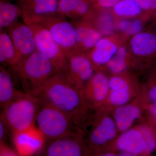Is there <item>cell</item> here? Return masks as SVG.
Segmentation results:
<instances>
[{"label": "cell", "mask_w": 156, "mask_h": 156, "mask_svg": "<svg viewBox=\"0 0 156 156\" xmlns=\"http://www.w3.org/2000/svg\"><path fill=\"white\" fill-rule=\"evenodd\" d=\"M41 104L53 107L72 117L83 107L84 98L80 91L68 82L64 73L58 71L27 92Z\"/></svg>", "instance_id": "6da1fadb"}, {"label": "cell", "mask_w": 156, "mask_h": 156, "mask_svg": "<svg viewBox=\"0 0 156 156\" xmlns=\"http://www.w3.org/2000/svg\"><path fill=\"white\" fill-rule=\"evenodd\" d=\"M40 105L38 101L30 94L20 92L3 109L1 119L13 134L21 132L34 126Z\"/></svg>", "instance_id": "7a4b0ae2"}, {"label": "cell", "mask_w": 156, "mask_h": 156, "mask_svg": "<svg viewBox=\"0 0 156 156\" xmlns=\"http://www.w3.org/2000/svg\"><path fill=\"white\" fill-rule=\"evenodd\" d=\"M11 67L17 76L30 86L28 92L60 71L53 62L37 50Z\"/></svg>", "instance_id": "3957f363"}, {"label": "cell", "mask_w": 156, "mask_h": 156, "mask_svg": "<svg viewBox=\"0 0 156 156\" xmlns=\"http://www.w3.org/2000/svg\"><path fill=\"white\" fill-rule=\"evenodd\" d=\"M36 122L44 138L52 140L75 135L72 117L53 107L40 104Z\"/></svg>", "instance_id": "277c9868"}, {"label": "cell", "mask_w": 156, "mask_h": 156, "mask_svg": "<svg viewBox=\"0 0 156 156\" xmlns=\"http://www.w3.org/2000/svg\"><path fill=\"white\" fill-rule=\"evenodd\" d=\"M26 17L44 27L52 35L66 55L75 52L77 45V36L75 27L71 21L56 14L48 16Z\"/></svg>", "instance_id": "5b68a950"}, {"label": "cell", "mask_w": 156, "mask_h": 156, "mask_svg": "<svg viewBox=\"0 0 156 156\" xmlns=\"http://www.w3.org/2000/svg\"><path fill=\"white\" fill-rule=\"evenodd\" d=\"M22 18L34 31L37 50L53 62L58 69L65 73L67 69V56L50 32L44 27L27 17Z\"/></svg>", "instance_id": "8992f818"}, {"label": "cell", "mask_w": 156, "mask_h": 156, "mask_svg": "<svg viewBox=\"0 0 156 156\" xmlns=\"http://www.w3.org/2000/svg\"><path fill=\"white\" fill-rule=\"evenodd\" d=\"M79 53L72 52L66 55L67 69L64 74L68 82L81 92L84 84L94 75V67L88 57Z\"/></svg>", "instance_id": "52a82bcc"}, {"label": "cell", "mask_w": 156, "mask_h": 156, "mask_svg": "<svg viewBox=\"0 0 156 156\" xmlns=\"http://www.w3.org/2000/svg\"><path fill=\"white\" fill-rule=\"evenodd\" d=\"M6 30L11 37L17 51L18 62L37 51L34 31L24 21L23 23L17 21Z\"/></svg>", "instance_id": "ba28073f"}, {"label": "cell", "mask_w": 156, "mask_h": 156, "mask_svg": "<svg viewBox=\"0 0 156 156\" xmlns=\"http://www.w3.org/2000/svg\"><path fill=\"white\" fill-rule=\"evenodd\" d=\"M84 151L76 135H70L51 140L40 154L47 156H80L83 155Z\"/></svg>", "instance_id": "9c48e42d"}, {"label": "cell", "mask_w": 156, "mask_h": 156, "mask_svg": "<svg viewBox=\"0 0 156 156\" xmlns=\"http://www.w3.org/2000/svg\"><path fill=\"white\" fill-rule=\"evenodd\" d=\"M34 126L17 133H14V141L19 154L30 155L40 150L44 137Z\"/></svg>", "instance_id": "30bf717a"}, {"label": "cell", "mask_w": 156, "mask_h": 156, "mask_svg": "<svg viewBox=\"0 0 156 156\" xmlns=\"http://www.w3.org/2000/svg\"><path fill=\"white\" fill-rule=\"evenodd\" d=\"M110 90L109 80L100 73L94 74L83 89V97L93 104L98 105L105 100Z\"/></svg>", "instance_id": "8fae6325"}, {"label": "cell", "mask_w": 156, "mask_h": 156, "mask_svg": "<svg viewBox=\"0 0 156 156\" xmlns=\"http://www.w3.org/2000/svg\"><path fill=\"white\" fill-rule=\"evenodd\" d=\"M26 17L48 16L57 14L59 0H16Z\"/></svg>", "instance_id": "7c38bea8"}, {"label": "cell", "mask_w": 156, "mask_h": 156, "mask_svg": "<svg viewBox=\"0 0 156 156\" xmlns=\"http://www.w3.org/2000/svg\"><path fill=\"white\" fill-rule=\"evenodd\" d=\"M117 146L119 149L132 156L146 151L147 145L144 136L139 130L132 129L126 131L117 140Z\"/></svg>", "instance_id": "4fadbf2b"}, {"label": "cell", "mask_w": 156, "mask_h": 156, "mask_svg": "<svg viewBox=\"0 0 156 156\" xmlns=\"http://www.w3.org/2000/svg\"><path fill=\"white\" fill-rule=\"evenodd\" d=\"M117 126L110 118H103L90 132L89 141L91 146H100L114 138L116 134Z\"/></svg>", "instance_id": "5bb4252c"}, {"label": "cell", "mask_w": 156, "mask_h": 156, "mask_svg": "<svg viewBox=\"0 0 156 156\" xmlns=\"http://www.w3.org/2000/svg\"><path fill=\"white\" fill-rule=\"evenodd\" d=\"M92 6V0H59L57 14L74 20L90 13Z\"/></svg>", "instance_id": "9a60e30c"}, {"label": "cell", "mask_w": 156, "mask_h": 156, "mask_svg": "<svg viewBox=\"0 0 156 156\" xmlns=\"http://www.w3.org/2000/svg\"><path fill=\"white\" fill-rule=\"evenodd\" d=\"M132 52L138 56H151L156 54V34L139 33L134 35L130 43Z\"/></svg>", "instance_id": "2e32d148"}, {"label": "cell", "mask_w": 156, "mask_h": 156, "mask_svg": "<svg viewBox=\"0 0 156 156\" xmlns=\"http://www.w3.org/2000/svg\"><path fill=\"white\" fill-rule=\"evenodd\" d=\"M77 36V45L75 52L79 48L92 49L101 38V34L96 29L85 23L77 22L72 20Z\"/></svg>", "instance_id": "e0dca14e"}, {"label": "cell", "mask_w": 156, "mask_h": 156, "mask_svg": "<svg viewBox=\"0 0 156 156\" xmlns=\"http://www.w3.org/2000/svg\"><path fill=\"white\" fill-rule=\"evenodd\" d=\"M92 49L89 59L97 65L107 63L118 50L116 45L106 38L101 39Z\"/></svg>", "instance_id": "ac0fdd59"}, {"label": "cell", "mask_w": 156, "mask_h": 156, "mask_svg": "<svg viewBox=\"0 0 156 156\" xmlns=\"http://www.w3.org/2000/svg\"><path fill=\"white\" fill-rule=\"evenodd\" d=\"M23 11L17 4L10 0H0V30H7L22 17Z\"/></svg>", "instance_id": "d6986e66"}, {"label": "cell", "mask_w": 156, "mask_h": 156, "mask_svg": "<svg viewBox=\"0 0 156 156\" xmlns=\"http://www.w3.org/2000/svg\"><path fill=\"white\" fill-rule=\"evenodd\" d=\"M20 92H17L10 73L4 67L0 69V105L4 109L11 103Z\"/></svg>", "instance_id": "ffe728a7"}, {"label": "cell", "mask_w": 156, "mask_h": 156, "mask_svg": "<svg viewBox=\"0 0 156 156\" xmlns=\"http://www.w3.org/2000/svg\"><path fill=\"white\" fill-rule=\"evenodd\" d=\"M0 62L1 64L14 66L19 62L17 51L6 30H0Z\"/></svg>", "instance_id": "44dd1931"}, {"label": "cell", "mask_w": 156, "mask_h": 156, "mask_svg": "<svg viewBox=\"0 0 156 156\" xmlns=\"http://www.w3.org/2000/svg\"><path fill=\"white\" fill-rule=\"evenodd\" d=\"M140 115V110L137 107L131 105L119 107L114 113L115 122L117 128L121 131H126Z\"/></svg>", "instance_id": "7402d4cb"}, {"label": "cell", "mask_w": 156, "mask_h": 156, "mask_svg": "<svg viewBox=\"0 0 156 156\" xmlns=\"http://www.w3.org/2000/svg\"><path fill=\"white\" fill-rule=\"evenodd\" d=\"M113 9L115 13L121 17H134L142 10L135 0H119Z\"/></svg>", "instance_id": "603a6c76"}, {"label": "cell", "mask_w": 156, "mask_h": 156, "mask_svg": "<svg viewBox=\"0 0 156 156\" xmlns=\"http://www.w3.org/2000/svg\"><path fill=\"white\" fill-rule=\"evenodd\" d=\"M127 51L124 48H121L117 50L112 58L108 62V66L110 70L115 73H122L126 69V58Z\"/></svg>", "instance_id": "cb8c5ba5"}, {"label": "cell", "mask_w": 156, "mask_h": 156, "mask_svg": "<svg viewBox=\"0 0 156 156\" xmlns=\"http://www.w3.org/2000/svg\"><path fill=\"white\" fill-rule=\"evenodd\" d=\"M130 96L129 88H117L110 89L109 99L113 105L122 106L127 102Z\"/></svg>", "instance_id": "d4e9b609"}, {"label": "cell", "mask_w": 156, "mask_h": 156, "mask_svg": "<svg viewBox=\"0 0 156 156\" xmlns=\"http://www.w3.org/2000/svg\"><path fill=\"white\" fill-rule=\"evenodd\" d=\"M145 139L147 145L146 152H151L156 147V139L151 130L148 128H144L140 130Z\"/></svg>", "instance_id": "484cf974"}, {"label": "cell", "mask_w": 156, "mask_h": 156, "mask_svg": "<svg viewBox=\"0 0 156 156\" xmlns=\"http://www.w3.org/2000/svg\"><path fill=\"white\" fill-rule=\"evenodd\" d=\"M142 29V22L139 20H136L134 21H131L129 28L126 33L128 34L134 35L140 33Z\"/></svg>", "instance_id": "4316f807"}, {"label": "cell", "mask_w": 156, "mask_h": 156, "mask_svg": "<svg viewBox=\"0 0 156 156\" xmlns=\"http://www.w3.org/2000/svg\"><path fill=\"white\" fill-rule=\"evenodd\" d=\"M93 6L108 9L114 8L119 0H92Z\"/></svg>", "instance_id": "83f0119b"}, {"label": "cell", "mask_w": 156, "mask_h": 156, "mask_svg": "<svg viewBox=\"0 0 156 156\" xmlns=\"http://www.w3.org/2000/svg\"><path fill=\"white\" fill-rule=\"evenodd\" d=\"M1 143L0 148V156H18V153L13 151L11 149L6 145L4 142Z\"/></svg>", "instance_id": "f1b7e54d"}, {"label": "cell", "mask_w": 156, "mask_h": 156, "mask_svg": "<svg viewBox=\"0 0 156 156\" xmlns=\"http://www.w3.org/2000/svg\"><path fill=\"white\" fill-rule=\"evenodd\" d=\"M9 129V128L5 123L0 119V142H4L7 135V130Z\"/></svg>", "instance_id": "f546056e"}, {"label": "cell", "mask_w": 156, "mask_h": 156, "mask_svg": "<svg viewBox=\"0 0 156 156\" xmlns=\"http://www.w3.org/2000/svg\"><path fill=\"white\" fill-rule=\"evenodd\" d=\"M148 95L153 103H156V76L149 90Z\"/></svg>", "instance_id": "4dcf8cb0"}, {"label": "cell", "mask_w": 156, "mask_h": 156, "mask_svg": "<svg viewBox=\"0 0 156 156\" xmlns=\"http://www.w3.org/2000/svg\"><path fill=\"white\" fill-rule=\"evenodd\" d=\"M131 22V21L125 19L121 20L119 24V28L120 29V30L126 32L129 28Z\"/></svg>", "instance_id": "1f68e13d"}, {"label": "cell", "mask_w": 156, "mask_h": 156, "mask_svg": "<svg viewBox=\"0 0 156 156\" xmlns=\"http://www.w3.org/2000/svg\"><path fill=\"white\" fill-rule=\"evenodd\" d=\"M135 1L141 7L142 10H151L149 0H135Z\"/></svg>", "instance_id": "d6a6232c"}, {"label": "cell", "mask_w": 156, "mask_h": 156, "mask_svg": "<svg viewBox=\"0 0 156 156\" xmlns=\"http://www.w3.org/2000/svg\"><path fill=\"white\" fill-rule=\"evenodd\" d=\"M150 110L153 116L155 118L156 122V103H153L151 107Z\"/></svg>", "instance_id": "836d02e7"}, {"label": "cell", "mask_w": 156, "mask_h": 156, "mask_svg": "<svg viewBox=\"0 0 156 156\" xmlns=\"http://www.w3.org/2000/svg\"><path fill=\"white\" fill-rule=\"evenodd\" d=\"M151 10L156 13V0H149Z\"/></svg>", "instance_id": "e575fe53"}, {"label": "cell", "mask_w": 156, "mask_h": 156, "mask_svg": "<svg viewBox=\"0 0 156 156\" xmlns=\"http://www.w3.org/2000/svg\"><path fill=\"white\" fill-rule=\"evenodd\" d=\"M105 155L107 156H114V154L111 153H109L105 154Z\"/></svg>", "instance_id": "d590c367"}]
</instances>
